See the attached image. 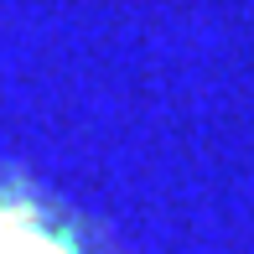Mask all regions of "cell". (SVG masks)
<instances>
[{"instance_id": "6da1fadb", "label": "cell", "mask_w": 254, "mask_h": 254, "mask_svg": "<svg viewBox=\"0 0 254 254\" xmlns=\"http://www.w3.org/2000/svg\"><path fill=\"white\" fill-rule=\"evenodd\" d=\"M0 254H67L47 228H37L26 213L0 207Z\"/></svg>"}]
</instances>
